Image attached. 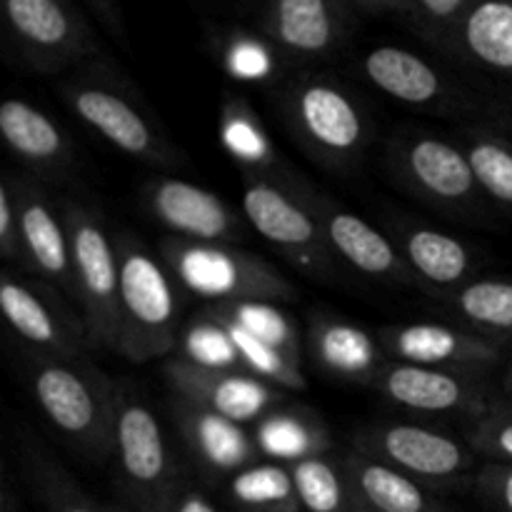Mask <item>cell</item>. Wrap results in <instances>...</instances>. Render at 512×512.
I'll return each instance as SVG.
<instances>
[{
  "label": "cell",
  "mask_w": 512,
  "mask_h": 512,
  "mask_svg": "<svg viewBox=\"0 0 512 512\" xmlns=\"http://www.w3.org/2000/svg\"><path fill=\"white\" fill-rule=\"evenodd\" d=\"M65 108L98 138L125 158L150 168L173 170L188 163L140 90L103 60H88L70 70L58 88Z\"/></svg>",
  "instance_id": "obj_1"
},
{
  "label": "cell",
  "mask_w": 512,
  "mask_h": 512,
  "mask_svg": "<svg viewBox=\"0 0 512 512\" xmlns=\"http://www.w3.org/2000/svg\"><path fill=\"white\" fill-rule=\"evenodd\" d=\"M25 383L55 433L88 460L113 458L118 385L85 353L25 360Z\"/></svg>",
  "instance_id": "obj_2"
},
{
  "label": "cell",
  "mask_w": 512,
  "mask_h": 512,
  "mask_svg": "<svg viewBox=\"0 0 512 512\" xmlns=\"http://www.w3.org/2000/svg\"><path fill=\"white\" fill-rule=\"evenodd\" d=\"M120 335L118 350L130 363H150L175 353L180 338V303L175 278L133 233L118 235Z\"/></svg>",
  "instance_id": "obj_3"
},
{
  "label": "cell",
  "mask_w": 512,
  "mask_h": 512,
  "mask_svg": "<svg viewBox=\"0 0 512 512\" xmlns=\"http://www.w3.org/2000/svg\"><path fill=\"white\" fill-rule=\"evenodd\" d=\"M285 125L323 168L345 173L363 163L373 123L358 95L330 75H300L283 93Z\"/></svg>",
  "instance_id": "obj_4"
},
{
  "label": "cell",
  "mask_w": 512,
  "mask_h": 512,
  "mask_svg": "<svg viewBox=\"0 0 512 512\" xmlns=\"http://www.w3.org/2000/svg\"><path fill=\"white\" fill-rule=\"evenodd\" d=\"M160 258L180 288L208 305L240 300L285 303L298 295L295 285L273 263L235 243H195L168 235L160 243Z\"/></svg>",
  "instance_id": "obj_5"
},
{
  "label": "cell",
  "mask_w": 512,
  "mask_h": 512,
  "mask_svg": "<svg viewBox=\"0 0 512 512\" xmlns=\"http://www.w3.org/2000/svg\"><path fill=\"white\" fill-rule=\"evenodd\" d=\"M243 218L300 273L330 280L338 270L303 180L293 175H243Z\"/></svg>",
  "instance_id": "obj_6"
},
{
  "label": "cell",
  "mask_w": 512,
  "mask_h": 512,
  "mask_svg": "<svg viewBox=\"0 0 512 512\" xmlns=\"http://www.w3.org/2000/svg\"><path fill=\"white\" fill-rule=\"evenodd\" d=\"M65 223L73 253L75 305L83 315L88 348L118 350L120 335V258L103 213L83 200L65 198Z\"/></svg>",
  "instance_id": "obj_7"
},
{
  "label": "cell",
  "mask_w": 512,
  "mask_h": 512,
  "mask_svg": "<svg viewBox=\"0 0 512 512\" xmlns=\"http://www.w3.org/2000/svg\"><path fill=\"white\" fill-rule=\"evenodd\" d=\"M113 460L125 503L135 512H160L183 480L158 415L133 385H118Z\"/></svg>",
  "instance_id": "obj_8"
},
{
  "label": "cell",
  "mask_w": 512,
  "mask_h": 512,
  "mask_svg": "<svg viewBox=\"0 0 512 512\" xmlns=\"http://www.w3.org/2000/svg\"><path fill=\"white\" fill-rule=\"evenodd\" d=\"M388 168L410 195L440 213L473 215L483 208L463 145L425 130H405L390 138Z\"/></svg>",
  "instance_id": "obj_9"
},
{
  "label": "cell",
  "mask_w": 512,
  "mask_h": 512,
  "mask_svg": "<svg viewBox=\"0 0 512 512\" xmlns=\"http://www.w3.org/2000/svg\"><path fill=\"white\" fill-rule=\"evenodd\" d=\"M353 448L433 490L460 483L478 465V455L465 440L408 420H378L365 425L355 433Z\"/></svg>",
  "instance_id": "obj_10"
},
{
  "label": "cell",
  "mask_w": 512,
  "mask_h": 512,
  "mask_svg": "<svg viewBox=\"0 0 512 512\" xmlns=\"http://www.w3.org/2000/svg\"><path fill=\"white\" fill-rule=\"evenodd\" d=\"M3 18L15 50L38 73L78 68L100 53L93 25L73 0H3Z\"/></svg>",
  "instance_id": "obj_11"
},
{
  "label": "cell",
  "mask_w": 512,
  "mask_h": 512,
  "mask_svg": "<svg viewBox=\"0 0 512 512\" xmlns=\"http://www.w3.org/2000/svg\"><path fill=\"white\" fill-rule=\"evenodd\" d=\"M0 310L30 353L75 355L88 350L83 315L70 308L63 290L38 275L5 268L0 275Z\"/></svg>",
  "instance_id": "obj_12"
},
{
  "label": "cell",
  "mask_w": 512,
  "mask_h": 512,
  "mask_svg": "<svg viewBox=\"0 0 512 512\" xmlns=\"http://www.w3.org/2000/svg\"><path fill=\"white\" fill-rule=\"evenodd\" d=\"M380 340L390 360L455 373L488 375L503 360L505 345L490 340L460 323L410 320L380 330Z\"/></svg>",
  "instance_id": "obj_13"
},
{
  "label": "cell",
  "mask_w": 512,
  "mask_h": 512,
  "mask_svg": "<svg viewBox=\"0 0 512 512\" xmlns=\"http://www.w3.org/2000/svg\"><path fill=\"white\" fill-rule=\"evenodd\" d=\"M370 388L385 403L418 415H460L475 420L493 403L483 375L398 363V360H390Z\"/></svg>",
  "instance_id": "obj_14"
},
{
  "label": "cell",
  "mask_w": 512,
  "mask_h": 512,
  "mask_svg": "<svg viewBox=\"0 0 512 512\" xmlns=\"http://www.w3.org/2000/svg\"><path fill=\"white\" fill-rule=\"evenodd\" d=\"M20 213V235L28 273L48 280L75 303L73 253L63 203L50 195L48 185L28 173H5Z\"/></svg>",
  "instance_id": "obj_15"
},
{
  "label": "cell",
  "mask_w": 512,
  "mask_h": 512,
  "mask_svg": "<svg viewBox=\"0 0 512 512\" xmlns=\"http://www.w3.org/2000/svg\"><path fill=\"white\" fill-rule=\"evenodd\" d=\"M305 193H308L310 205H313L315 215L323 225L330 253L335 255L338 263L348 265L355 273L378 280V283L398 285V288H420V283L405 263L403 253L388 233L370 225L368 220L340 205L330 195L318 193L313 185L305 183Z\"/></svg>",
  "instance_id": "obj_16"
},
{
  "label": "cell",
  "mask_w": 512,
  "mask_h": 512,
  "mask_svg": "<svg viewBox=\"0 0 512 512\" xmlns=\"http://www.w3.org/2000/svg\"><path fill=\"white\" fill-rule=\"evenodd\" d=\"M143 208L170 235L195 243H235L245 233L240 218L218 193L183 178L148 180L143 185Z\"/></svg>",
  "instance_id": "obj_17"
},
{
  "label": "cell",
  "mask_w": 512,
  "mask_h": 512,
  "mask_svg": "<svg viewBox=\"0 0 512 512\" xmlns=\"http://www.w3.org/2000/svg\"><path fill=\"white\" fill-rule=\"evenodd\" d=\"M163 370L175 398L203 405L248 428L285 403V390L275 388L248 370H208L178 358L165 360Z\"/></svg>",
  "instance_id": "obj_18"
},
{
  "label": "cell",
  "mask_w": 512,
  "mask_h": 512,
  "mask_svg": "<svg viewBox=\"0 0 512 512\" xmlns=\"http://www.w3.org/2000/svg\"><path fill=\"white\" fill-rule=\"evenodd\" d=\"M0 135L8 153L25 173L45 185H63L78 168V155L63 125L25 98H5L0 105Z\"/></svg>",
  "instance_id": "obj_19"
},
{
  "label": "cell",
  "mask_w": 512,
  "mask_h": 512,
  "mask_svg": "<svg viewBox=\"0 0 512 512\" xmlns=\"http://www.w3.org/2000/svg\"><path fill=\"white\" fill-rule=\"evenodd\" d=\"M305 343L318 370L340 383L373 385L390 363L380 335L328 310L310 313Z\"/></svg>",
  "instance_id": "obj_20"
},
{
  "label": "cell",
  "mask_w": 512,
  "mask_h": 512,
  "mask_svg": "<svg viewBox=\"0 0 512 512\" xmlns=\"http://www.w3.org/2000/svg\"><path fill=\"white\" fill-rule=\"evenodd\" d=\"M350 15L345 0H268L263 33L293 58H325L345 43Z\"/></svg>",
  "instance_id": "obj_21"
},
{
  "label": "cell",
  "mask_w": 512,
  "mask_h": 512,
  "mask_svg": "<svg viewBox=\"0 0 512 512\" xmlns=\"http://www.w3.org/2000/svg\"><path fill=\"white\" fill-rule=\"evenodd\" d=\"M170 415L190 458L213 478L228 480L238 470L260 460L253 430L248 425L235 423L203 405L175 398V395Z\"/></svg>",
  "instance_id": "obj_22"
},
{
  "label": "cell",
  "mask_w": 512,
  "mask_h": 512,
  "mask_svg": "<svg viewBox=\"0 0 512 512\" xmlns=\"http://www.w3.org/2000/svg\"><path fill=\"white\" fill-rule=\"evenodd\" d=\"M388 235L425 293H445L475 278V253L465 240L445 230L413 220H390Z\"/></svg>",
  "instance_id": "obj_23"
},
{
  "label": "cell",
  "mask_w": 512,
  "mask_h": 512,
  "mask_svg": "<svg viewBox=\"0 0 512 512\" xmlns=\"http://www.w3.org/2000/svg\"><path fill=\"white\" fill-rule=\"evenodd\" d=\"M360 68L373 88L410 108H443L453 100L445 75L413 50L378 45L365 53Z\"/></svg>",
  "instance_id": "obj_24"
},
{
  "label": "cell",
  "mask_w": 512,
  "mask_h": 512,
  "mask_svg": "<svg viewBox=\"0 0 512 512\" xmlns=\"http://www.w3.org/2000/svg\"><path fill=\"white\" fill-rule=\"evenodd\" d=\"M343 458L358 508L365 512H458L425 483L368 458L355 448Z\"/></svg>",
  "instance_id": "obj_25"
},
{
  "label": "cell",
  "mask_w": 512,
  "mask_h": 512,
  "mask_svg": "<svg viewBox=\"0 0 512 512\" xmlns=\"http://www.w3.org/2000/svg\"><path fill=\"white\" fill-rule=\"evenodd\" d=\"M260 460L295 465L333 450V438L323 415L303 403H280L253 425Z\"/></svg>",
  "instance_id": "obj_26"
},
{
  "label": "cell",
  "mask_w": 512,
  "mask_h": 512,
  "mask_svg": "<svg viewBox=\"0 0 512 512\" xmlns=\"http://www.w3.org/2000/svg\"><path fill=\"white\" fill-rule=\"evenodd\" d=\"M218 143L243 175H285L263 118L243 95H225L218 113Z\"/></svg>",
  "instance_id": "obj_27"
},
{
  "label": "cell",
  "mask_w": 512,
  "mask_h": 512,
  "mask_svg": "<svg viewBox=\"0 0 512 512\" xmlns=\"http://www.w3.org/2000/svg\"><path fill=\"white\" fill-rule=\"evenodd\" d=\"M433 298L455 315V323L500 345L512 343V278L475 275L468 283L435 293Z\"/></svg>",
  "instance_id": "obj_28"
},
{
  "label": "cell",
  "mask_w": 512,
  "mask_h": 512,
  "mask_svg": "<svg viewBox=\"0 0 512 512\" xmlns=\"http://www.w3.org/2000/svg\"><path fill=\"white\" fill-rule=\"evenodd\" d=\"M448 43L473 63L512 75V0H473Z\"/></svg>",
  "instance_id": "obj_29"
},
{
  "label": "cell",
  "mask_w": 512,
  "mask_h": 512,
  "mask_svg": "<svg viewBox=\"0 0 512 512\" xmlns=\"http://www.w3.org/2000/svg\"><path fill=\"white\" fill-rule=\"evenodd\" d=\"M18 453L25 478L45 512H105V505L95 503L80 488L73 473L40 443L33 430L18 428Z\"/></svg>",
  "instance_id": "obj_30"
},
{
  "label": "cell",
  "mask_w": 512,
  "mask_h": 512,
  "mask_svg": "<svg viewBox=\"0 0 512 512\" xmlns=\"http://www.w3.org/2000/svg\"><path fill=\"white\" fill-rule=\"evenodd\" d=\"M290 475L300 512H355L358 508L343 455H315L290 465Z\"/></svg>",
  "instance_id": "obj_31"
},
{
  "label": "cell",
  "mask_w": 512,
  "mask_h": 512,
  "mask_svg": "<svg viewBox=\"0 0 512 512\" xmlns=\"http://www.w3.org/2000/svg\"><path fill=\"white\" fill-rule=\"evenodd\" d=\"M225 483L235 512H300L288 465L255 460Z\"/></svg>",
  "instance_id": "obj_32"
},
{
  "label": "cell",
  "mask_w": 512,
  "mask_h": 512,
  "mask_svg": "<svg viewBox=\"0 0 512 512\" xmlns=\"http://www.w3.org/2000/svg\"><path fill=\"white\" fill-rule=\"evenodd\" d=\"M483 198L512 213V140L498 130L475 128L460 140Z\"/></svg>",
  "instance_id": "obj_33"
},
{
  "label": "cell",
  "mask_w": 512,
  "mask_h": 512,
  "mask_svg": "<svg viewBox=\"0 0 512 512\" xmlns=\"http://www.w3.org/2000/svg\"><path fill=\"white\" fill-rule=\"evenodd\" d=\"M170 358L185 360V363L208 370H245L240 363L238 348L233 343V335L210 308L200 310L195 318H190L180 328L178 345H175V353Z\"/></svg>",
  "instance_id": "obj_34"
},
{
  "label": "cell",
  "mask_w": 512,
  "mask_h": 512,
  "mask_svg": "<svg viewBox=\"0 0 512 512\" xmlns=\"http://www.w3.org/2000/svg\"><path fill=\"white\" fill-rule=\"evenodd\" d=\"M210 308H215L220 315L238 323L240 328L253 333L255 338L265 340L268 345L278 348L280 353L290 355L298 363L303 360L300 358V353H303V338H300L298 325L290 318V313H285L280 308V303H273V300H240V303L210 305Z\"/></svg>",
  "instance_id": "obj_35"
},
{
  "label": "cell",
  "mask_w": 512,
  "mask_h": 512,
  "mask_svg": "<svg viewBox=\"0 0 512 512\" xmlns=\"http://www.w3.org/2000/svg\"><path fill=\"white\" fill-rule=\"evenodd\" d=\"M220 63L230 78L240 83H268L278 73L275 45L268 38H258L238 30L220 45Z\"/></svg>",
  "instance_id": "obj_36"
},
{
  "label": "cell",
  "mask_w": 512,
  "mask_h": 512,
  "mask_svg": "<svg viewBox=\"0 0 512 512\" xmlns=\"http://www.w3.org/2000/svg\"><path fill=\"white\" fill-rule=\"evenodd\" d=\"M465 443L480 460L512 465V403L493 400L480 418L470 420Z\"/></svg>",
  "instance_id": "obj_37"
},
{
  "label": "cell",
  "mask_w": 512,
  "mask_h": 512,
  "mask_svg": "<svg viewBox=\"0 0 512 512\" xmlns=\"http://www.w3.org/2000/svg\"><path fill=\"white\" fill-rule=\"evenodd\" d=\"M473 0H410L408 15L428 38L448 43Z\"/></svg>",
  "instance_id": "obj_38"
},
{
  "label": "cell",
  "mask_w": 512,
  "mask_h": 512,
  "mask_svg": "<svg viewBox=\"0 0 512 512\" xmlns=\"http://www.w3.org/2000/svg\"><path fill=\"white\" fill-rule=\"evenodd\" d=\"M0 258L5 260V268L28 273L23 253V235H20L18 203H15L13 185H10L8 178L0 180Z\"/></svg>",
  "instance_id": "obj_39"
},
{
  "label": "cell",
  "mask_w": 512,
  "mask_h": 512,
  "mask_svg": "<svg viewBox=\"0 0 512 512\" xmlns=\"http://www.w3.org/2000/svg\"><path fill=\"white\" fill-rule=\"evenodd\" d=\"M480 498L495 512H512V465L483 460L473 478Z\"/></svg>",
  "instance_id": "obj_40"
},
{
  "label": "cell",
  "mask_w": 512,
  "mask_h": 512,
  "mask_svg": "<svg viewBox=\"0 0 512 512\" xmlns=\"http://www.w3.org/2000/svg\"><path fill=\"white\" fill-rule=\"evenodd\" d=\"M160 512H220V508L208 498L205 490L183 478Z\"/></svg>",
  "instance_id": "obj_41"
},
{
  "label": "cell",
  "mask_w": 512,
  "mask_h": 512,
  "mask_svg": "<svg viewBox=\"0 0 512 512\" xmlns=\"http://www.w3.org/2000/svg\"><path fill=\"white\" fill-rule=\"evenodd\" d=\"M85 3L90 5L95 18L103 23V28L108 30L118 43L128 45V28H125L123 3H120V0H85Z\"/></svg>",
  "instance_id": "obj_42"
},
{
  "label": "cell",
  "mask_w": 512,
  "mask_h": 512,
  "mask_svg": "<svg viewBox=\"0 0 512 512\" xmlns=\"http://www.w3.org/2000/svg\"><path fill=\"white\" fill-rule=\"evenodd\" d=\"M0 512H20V490L8 463L0 470Z\"/></svg>",
  "instance_id": "obj_43"
},
{
  "label": "cell",
  "mask_w": 512,
  "mask_h": 512,
  "mask_svg": "<svg viewBox=\"0 0 512 512\" xmlns=\"http://www.w3.org/2000/svg\"><path fill=\"white\" fill-rule=\"evenodd\" d=\"M350 3L373 10V13H408L410 10V0H350Z\"/></svg>",
  "instance_id": "obj_44"
},
{
  "label": "cell",
  "mask_w": 512,
  "mask_h": 512,
  "mask_svg": "<svg viewBox=\"0 0 512 512\" xmlns=\"http://www.w3.org/2000/svg\"><path fill=\"white\" fill-rule=\"evenodd\" d=\"M503 390H505V395H508V400L512 403V363L508 365V370H505V375H503Z\"/></svg>",
  "instance_id": "obj_45"
},
{
  "label": "cell",
  "mask_w": 512,
  "mask_h": 512,
  "mask_svg": "<svg viewBox=\"0 0 512 512\" xmlns=\"http://www.w3.org/2000/svg\"><path fill=\"white\" fill-rule=\"evenodd\" d=\"M105 512H135V510H130L128 505H105Z\"/></svg>",
  "instance_id": "obj_46"
},
{
  "label": "cell",
  "mask_w": 512,
  "mask_h": 512,
  "mask_svg": "<svg viewBox=\"0 0 512 512\" xmlns=\"http://www.w3.org/2000/svg\"><path fill=\"white\" fill-rule=\"evenodd\" d=\"M355 512H365V510L363 508H355Z\"/></svg>",
  "instance_id": "obj_47"
}]
</instances>
